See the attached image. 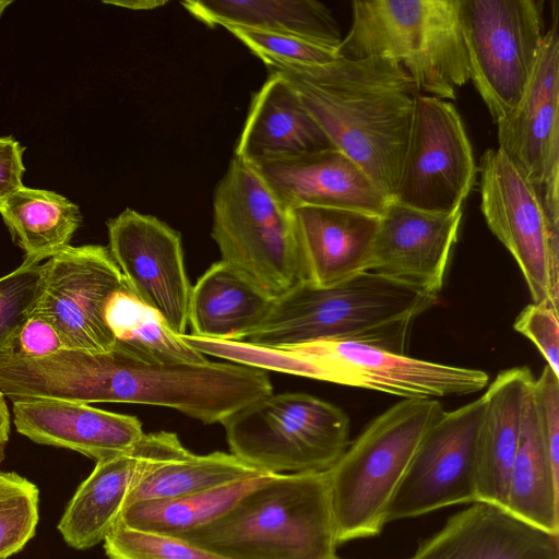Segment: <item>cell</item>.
Instances as JSON below:
<instances>
[{
    "label": "cell",
    "instance_id": "8",
    "mask_svg": "<svg viewBox=\"0 0 559 559\" xmlns=\"http://www.w3.org/2000/svg\"><path fill=\"white\" fill-rule=\"evenodd\" d=\"M222 425L230 453L271 474L328 471L350 442L347 414L305 393L262 397Z\"/></svg>",
    "mask_w": 559,
    "mask_h": 559
},
{
    "label": "cell",
    "instance_id": "12",
    "mask_svg": "<svg viewBox=\"0 0 559 559\" xmlns=\"http://www.w3.org/2000/svg\"><path fill=\"white\" fill-rule=\"evenodd\" d=\"M485 407L483 394L444 412L430 427L388 504L386 524L476 502L477 439Z\"/></svg>",
    "mask_w": 559,
    "mask_h": 559
},
{
    "label": "cell",
    "instance_id": "41",
    "mask_svg": "<svg viewBox=\"0 0 559 559\" xmlns=\"http://www.w3.org/2000/svg\"><path fill=\"white\" fill-rule=\"evenodd\" d=\"M12 3L11 0H0V17L2 16L5 9Z\"/></svg>",
    "mask_w": 559,
    "mask_h": 559
},
{
    "label": "cell",
    "instance_id": "7",
    "mask_svg": "<svg viewBox=\"0 0 559 559\" xmlns=\"http://www.w3.org/2000/svg\"><path fill=\"white\" fill-rule=\"evenodd\" d=\"M211 236L222 261L272 300L307 283L293 210L241 157L214 190Z\"/></svg>",
    "mask_w": 559,
    "mask_h": 559
},
{
    "label": "cell",
    "instance_id": "20",
    "mask_svg": "<svg viewBox=\"0 0 559 559\" xmlns=\"http://www.w3.org/2000/svg\"><path fill=\"white\" fill-rule=\"evenodd\" d=\"M411 559H559V535L502 507L473 502L423 540Z\"/></svg>",
    "mask_w": 559,
    "mask_h": 559
},
{
    "label": "cell",
    "instance_id": "4",
    "mask_svg": "<svg viewBox=\"0 0 559 559\" xmlns=\"http://www.w3.org/2000/svg\"><path fill=\"white\" fill-rule=\"evenodd\" d=\"M181 537L226 559H340L328 471L272 474Z\"/></svg>",
    "mask_w": 559,
    "mask_h": 559
},
{
    "label": "cell",
    "instance_id": "18",
    "mask_svg": "<svg viewBox=\"0 0 559 559\" xmlns=\"http://www.w3.org/2000/svg\"><path fill=\"white\" fill-rule=\"evenodd\" d=\"M461 221L462 209L435 213L391 200L379 218L368 272L438 298Z\"/></svg>",
    "mask_w": 559,
    "mask_h": 559
},
{
    "label": "cell",
    "instance_id": "3",
    "mask_svg": "<svg viewBox=\"0 0 559 559\" xmlns=\"http://www.w3.org/2000/svg\"><path fill=\"white\" fill-rule=\"evenodd\" d=\"M437 297L373 273L362 272L330 287L300 284L273 300L242 341L271 348L344 340L404 354L414 320Z\"/></svg>",
    "mask_w": 559,
    "mask_h": 559
},
{
    "label": "cell",
    "instance_id": "19",
    "mask_svg": "<svg viewBox=\"0 0 559 559\" xmlns=\"http://www.w3.org/2000/svg\"><path fill=\"white\" fill-rule=\"evenodd\" d=\"M252 165L290 210L325 206L381 216L391 201L360 166L335 147Z\"/></svg>",
    "mask_w": 559,
    "mask_h": 559
},
{
    "label": "cell",
    "instance_id": "33",
    "mask_svg": "<svg viewBox=\"0 0 559 559\" xmlns=\"http://www.w3.org/2000/svg\"><path fill=\"white\" fill-rule=\"evenodd\" d=\"M108 559H226L167 534L141 531L117 523L104 539Z\"/></svg>",
    "mask_w": 559,
    "mask_h": 559
},
{
    "label": "cell",
    "instance_id": "29",
    "mask_svg": "<svg viewBox=\"0 0 559 559\" xmlns=\"http://www.w3.org/2000/svg\"><path fill=\"white\" fill-rule=\"evenodd\" d=\"M105 321L115 345L151 362L193 365L209 361L174 333L162 316L128 288L115 293L105 307Z\"/></svg>",
    "mask_w": 559,
    "mask_h": 559
},
{
    "label": "cell",
    "instance_id": "6",
    "mask_svg": "<svg viewBox=\"0 0 559 559\" xmlns=\"http://www.w3.org/2000/svg\"><path fill=\"white\" fill-rule=\"evenodd\" d=\"M444 412L437 399H403L369 423L328 469L338 545L382 532L417 447Z\"/></svg>",
    "mask_w": 559,
    "mask_h": 559
},
{
    "label": "cell",
    "instance_id": "10",
    "mask_svg": "<svg viewBox=\"0 0 559 559\" xmlns=\"http://www.w3.org/2000/svg\"><path fill=\"white\" fill-rule=\"evenodd\" d=\"M476 171L456 108L418 93L392 201L427 212H455L471 192Z\"/></svg>",
    "mask_w": 559,
    "mask_h": 559
},
{
    "label": "cell",
    "instance_id": "31",
    "mask_svg": "<svg viewBox=\"0 0 559 559\" xmlns=\"http://www.w3.org/2000/svg\"><path fill=\"white\" fill-rule=\"evenodd\" d=\"M267 474L271 473L251 466L233 453L217 451L198 455L189 452L145 475L129 495L124 508L140 501L207 491Z\"/></svg>",
    "mask_w": 559,
    "mask_h": 559
},
{
    "label": "cell",
    "instance_id": "36",
    "mask_svg": "<svg viewBox=\"0 0 559 559\" xmlns=\"http://www.w3.org/2000/svg\"><path fill=\"white\" fill-rule=\"evenodd\" d=\"M513 328L527 337L559 377V311L550 304H530L515 319Z\"/></svg>",
    "mask_w": 559,
    "mask_h": 559
},
{
    "label": "cell",
    "instance_id": "40",
    "mask_svg": "<svg viewBox=\"0 0 559 559\" xmlns=\"http://www.w3.org/2000/svg\"><path fill=\"white\" fill-rule=\"evenodd\" d=\"M104 3L122 7L129 10H153L165 5L166 1L158 0H127V1H104Z\"/></svg>",
    "mask_w": 559,
    "mask_h": 559
},
{
    "label": "cell",
    "instance_id": "39",
    "mask_svg": "<svg viewBox=\"0 0 559 559\" xmlns=\"http://www.w3.org/2000/svg\"><path fill=\"white\" fill-rule=\"evenodd\" d=\"M10 413L5 395L0 389V463L4 460L5 448L10 438Z\"/></svg>",
    "mask_w": 559,
    "mask_h": 559
},
{
    "label": "cell",
    "instance_id": "22",
    "mask_svg": "<svg viewBox=\"0 0 559 559\" xmlns=\"http://www.w3.org/2000/svg\"><path fill=\"white\" fill-rule=\"evenodd\" d=\"M307 284L330 287L368 272L380 216L325 206L293 210Z\"/></svg>",
    "mask_w": 559,
    "mask_h": 559
},
{
    "label": "cell",
    "instance_id": "30",
    "mask_svg": "<svg viewBox=\"0 0 559 559\" xmlns=\"http://www.w3.org/2000/svg\"><path fill=\"white\" fill-rule=\"evenodd\" d=\"M270 475L272 474L207 491L135 502L123 509L118 521L141 531L181 536L223 515Z\"/></svg>",
    "mask_w": 559,
    "mask_h": 559
},
{
    "label": "cell",
    "instance_id": "9",
    "mask_svg": "<svg viewBox=\"0 0 559 559\" xmlns=\"http://www.w3.org/2000/svg\"><path fill=\"white\" fill-rule=\"evenodd\" d=\"M543 2L460 0L469 80L495 123L520 104L543 44Z\"/></svg>",
    "mask_w": 559,
    "mask_h": 559
},
{
    "label": "cell",
    "instance_id": "11",
    "mask_svg": "<svg viewBox=\"0 0 559 559\" xmlns=\"http://www.w3.org/2000/svg\"><path fill=\"white\" fill-rule=\"evenodd\" d=\"M480 197L485 221L518 263L532 302L559 311V229L550 226L532 186L499 148L481 156Z\"/></svg>",
    "mask_w": 559,
    "mask_h": 559
},
{
    "label": "cell",
    "instance_id": "34",
    "mask_svg": "<svg viewBox=\"0 0 559 559\" xmlns=\"http://www.w3.org/2000/svg\"><path fill=\"white\" fill-rule=\"evenodd\" d=\"M43 264L23 262L0 277V352L9 348L32 316L43 284Z\"/></svg>",
    "mask_w": 559,
    "mask_h": 559
},
{
    "label": "cell",
    "instance_id": "32",
    "mask_svg": "<svg viewBox=\"0 0 559 559\" xmlns=\"http://www.w3.org/2000/svg\"><path fill=\"white\" fill-rule=\"evenodd\" d=\"M39 490L27 478L0 471V559L21 551L35 536Z\"/></svg>",
    "mask_w": 559,
    "mask_h": 559
},
{
    "label": "cell",
    "instance_id": "15",
    "mask_svg": "<svg viewBox=\"0 0 559 559\" xmlns=\"http://www.w3.org/2000/svg\"><path fill=\"white\" fill-rule=\"evenodd\" d=\"M558 8L518 107L498 121V148L538 197L546 217L559 228V32Z\"/></svg>",
    "mask_w": 559,
    "mask_h": 559
},
{
    "label": "cell",
    "instance_id": "37",
    "mask_svg": "<svg viewBox=\"0 0 559 559\" xmlns=\"http://www.w3.org/2000/svg\"><path fill=\"white\" fill-rule=\"evenodd\" d=\"M64 348L51 323L32 314L9 348L0 352L16 358H41Z\"/></svg>",
    "mask_w": 559,
    "mask_h": 559
},
{
    "label": "cell",
    "instance_id": "38",
    "mask_svg": "<svg viewBox=\"0 0 559 559\" xmlns=\"http://www.w3.org/2000/svg\"><path fill=\"white\" fill-rule=\"evenodd\" d=\"M24 147L12 136L0 138V205L23 187Z\"/></svg>",
    "mask_w": 559,
    "mask_h": 559
},
{
    "label": "cell",
    "instance_id": "13",
    "mask_svg": "<svg viewBox=\"0 0 559 559\" xmlns=\"http://www.w3.org/2000/svg\"><path fill=\"white\" fill-rule=\"evenodd\" d=\"M285 348L313 367L314 380L403 399L472 394L489 380L483 370L417 359L354 341L326 340Z\"/></svg>",
    "mask_w": 559,
    "mask_h": 559
},
{
    "label": "cell",
    "instance_id": "23",
    "mask_svg": "<svg viewBox=\"0 0 559 559\" xmlns=\"http://www.w3.org/2000/svg\"><path fill=\"white\" fill-rule=\"evenodd\" d=\"M333 147L292 84L269 73L252 96L234 155L257 164Z\"/></svg>",
    "mask_w": 559,
    "mask_h": 559
},
{
    "label": "cell",
    "instance_id": "5",
    "mask_svg": "<svg viewBox=\"0 0 559 559\" xmlns=\"http://www.w3.org/2000/svg\"><path fill=\"white\" fill-rule=\"evenodd\" d=\"M459 8L460 0H355L337 53L388 57L405 69L419 93L454 99L469 81Z\"/></svg>",
    "mask_w": 559,
    "mask_h": 559
},
{
    "label": "cell",
    "instance_id": "1",
    "mask_svg": "<svg viewBox=\"0 0 559 559\" xmlns=\"http://www.w3.org/2000/svg\"><path fill=\"white\" fill-rule=\"evenodd\" d=\"M264 64L292 84L334 147L392 200L419 93L405 69L382 56Z\"/></svg>",
    "mask_w": 559,
    "mask_h": 559
},
{
    "label": "cell",
    "instance_id": "27",
    "mask_svg": "<svg viewBox=\"0 0 559 559\" xmlns=\"http://www.w3.org/2000/svg\"><path fill=\"white\" fill-rule=\"evenodd\" d=\"M504 509L531 525L559 535V471L544 443L531 386Z\"/></svg>",
    "mask_w": 559,
    "mask_h": 559
},
{
    "label": "cell",
    "instance_id": "2",
    "mask_svg": "<svg viewBox=\"0 0 559 559\" xmlns=\"http://www.w3.org/2000/svg\"><path fill=\"white\" fill-rule=\"evenodd\" d=\"M60 395L78 403H133L176 409L205 425L222 424L273 394L263 370L228 362L163 365L115 345L106 353L70 350L58 370Z\"/></svg>",
    "mask_w": 559,
    "mask_h": 559
},
{
    "label": "cell",
    "instance_id": "21",
    "mask_svg": "<svg viewBox=\"0 0 559 559\" xmlns=\"http://www.w3.org/2000/svg\"><path fill=\"white\" fill-rule=\"evenodd\" d=\"M12 402L17 432L36 443L69 449L95 462L128 452L145 435L136 417L85 403L56 399Z\"/></svg>",
    "mask_w": 559,
    "mask_h": 559
},
{
    "label": "cell",
    "instance_id": "24",
    "mask_svg": "<svg viewBox=\"0 0 559 559\" xmlns=\"http://www.w3.org/2000/svg\"><path fill=\"white\" fill-rule=\"evenodd\" d=\"M533 380L527 367H514L501 371L484 393L486 407L477 439L476 502L506 506Z\"/></svg>",
    "mask_w": 559,
    "mask_h": 559
},
{
    "label": "cell",
    "instance_id": "28",
    "mask_svg": "<svg viewBox=\"0 0 559 559\" xmlns=\"http://www.w3.org/2000/svg\"><path fill=\"white\" fill-rule=\"evenodd\" d=\"M0 214L24 262L35 263L70 246L82 221L79 206L63 195L25 186L0 205Z\"/></svg>",
    "mask_w": 559,
    "mask_h": 559
},
{
    "label": "cell",
    "instance_id": "17",
    "mask_svg": "<svg viewBox=\"0 0 559 559\" xmlns=\"http://www.w3.org/2000/svg\"><path fill=\"white\" fill-rule=\"evenodd\" d=\"M189 452L176 433L158 431L145 433L126 453L96 462L58 523L63 540L78 550L104 542L139 481L159 465Z\"/></svg>",
    "mask_w": 559,
    "mask_h": 559
},
{
    "label": "cell",
    "instance_id": "16",
    "mask_svg": "<svg viewBox=\"0 0 559 559\" xmlns=\"http://www.w3.org/2000/svg\"><path fill=\"white\" fill-rule=\"evenodd\" d=\"M109 252L128 290L185 334L190 285L180 234L153 215L126 209L107 222Z\"/></svg>",
    "mask_w": 559,
    "mask_h": 559
},
{
    "label": "cell",
    "instance_id": "14",
    "mask_svg": "<svg viewBox=\"0 0 559 559\" xmlns=\"http://www.w3.org/2000/svg\"><path fill=\"white\" fill-rule=\"evenodd\" d=\"M44 275L33 310L53 325L63 347L106 353L115 337L105 321V307L127 288L109 249L99 245L68 246L43 264Z\"/></svg>",
    "mask_w": 559,
    "mask_h": 559
},
{
    "label": "cell",
    "instance_id": "35",
    "mask_svg": "<svg viewBox=\"0 0 559 559\" xmlns=\"http://www.w3.org/2000/svg\"><path fill=\"white\" fill-rule=\"evenodd\" d=\"M252 53L264 62L317 66L338 57L337 50L280 33L246 27H226Z\"/></svg>",
    "mask_w": 559,
    "mask_h": 559
},
{
    "label": "cell",
    "instance_id": "26",
    "mask_svg": "<svg viewBox=\"0 0 559 559\" xmlns=\"http://www.w3.org/2000/svg\"><path fill=\"white\" fill-rule=\"evenodd\" d=\"M273 300L222 260L191 288L188 322L192 335L242 341L266 317Z\"/></svg>",
    "mask_w": 559,
    "mask_h": 559
},
{
    "label": "cell",
    "instance_id": "25",
    "mask_svg": "<svg viewBox=\"0 0 559 559\" xmlns=\"http://www.w3.org/2000/svg\"><path fill=\"white\" fill-rule=\"evenodd\" d=\"M181 4L210 27L286 34L336 50L343 39L331 10L316 0H187Z\"/></svg>",
    "mask_w": 559,
    "mask_h": 559
}]
</instances>
